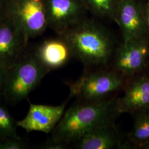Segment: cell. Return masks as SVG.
Here are the masks:
<instances>
[{
	"mask_svg": "<svg viewBox=\"0 0 149 149\" xmlns=\"http://www.w3.org/2000/svg\"><path fill=\"white\" fill-rule=\"evenodd\" d=\"M117 102L102 100L71 107L54 129L52 139L66 144L76 142L92 129L114 121L119 114Z\"/></svg>",
	"mask_w": 149,
	"mask_h": 149,
	"instance_id": "cell-1",
	"label": "cell"
},
{
	"mask_svg": "<svg viewBox=\"0 0 149 149\" xmlns=\"http://www.w3.org/2000/svg\"><path fill=\"white\" fill-rule=\"evenodd\" d=\"M62 36L72 54L84 64L105 65L111 57L113 49L112 37L95 22L83 19Z\"/></svg>",
	"mask_w": 149,
	"mask_h": 149,
	"instance_id": "cell-2",
	"label": "cell"
},
{
	"mask_svg": "<svg viewBox=\"0 0 149 149\" xmlns=\"http://www.w3.org/2000/svg\"><path fill=\"white\" fill-rule=\"evenodd\" d=\"M49 71L35 54L21 56L7 70L2 95L9 103L21 101L36 88Z\"/></svg>",
	"mask_w": 149,
	"mask_h": 149,
	"instance_id": "cell-3",
	"label": "cell"
},
{
	"mask_svg": "<svg viewBox=\"0 0 149 149\" xmlns=\"http://www.w3.org/2000/svg\"><path fill=\"white\" fill-rule=\"evenodd\" d=\"M7 15L21 32L26 42L41 35L48 27L43 0H9Z\"/></svg>",
	"mask_w": 149,
	"mask_h": 149,
	"instance_id": "cell-4",
	"label": "cell"
},
{
	"mask_svg": "<svg viewBox=\"0 0 149 149\" xmlns=\"http://www.w3.org/2000/svg\"><path fill=\"white\" fill-rule=\"evenodd\" d=\"M124 77L117 72L97 71L86 74L77 81L68 84L69 98L77 97L87 102L97 101L121 88Z\"/></svg>",
	"mask_w": 149,
	"mask_h": 149,
	"instance_id": "cell-5",
	"label": "cell"
},
{
	"mask_svg": "<svg viewBox=\"0 0 149 149\" xmlns=\"http://www.w3.org/2000/svg\"><path fill=\"white\" fill-rule=\"evenodd\" d=\"M149 64V37L123 42L114 58L115 71L130 77L148 68Z\"/></svg>",
	"mask_w": 149,
	"mask_h": 149,
	"instance_id": "cell-6",
	"label": "cell"
},
{
	"mask_svg": "<svg viewBox=\"0 0 149 149\" xmlns=\"http://www.w3.org/2000/svg\"><path fill=\"white\" fill-rule=\"evenodd\" d=\"M48 26L60 35L83 19L86 8L82 0H43Z\"/></svg>",
	"mask_w": 149,
	"mask_h": 149,
	"instance_id": "cell-7",
	"label": "cell"
},
{
	"mask_svg": "<svg viewBox=\"0 0 149 149\" xmlns=\"http://www.w3.org/2000/svg\"><path fill=\"white\" fill-rule=\"evenodd\" d=\"M116 22L122 30L124 42L149 37L143 8L136 0H119Z\"/></svg>",
	"mask_w": 149,
	"mask_h": 149,
	"instance_id": "cell-8",
	"label": "cell"
},
{
	"mask_svg": "<svg viewBox=\"0 0 149 149\" xmlns=\"http://www.w3.org/2000/svg\"><path fill=\"white\" fill-rule=\"evenodd\" d=\"M145 70L130 77L124 95L118 98L117 108L119 114H138L149 110V72Z\"/></svg>",
	"mask_w": 149,
	"mask_h": 149,
	"instance_id": "cell-9",
	"label": "cell"
},
{
	"mask_svg": "<svg viewBox=\"0 0 149 149\" xmlns=\"http://www.w3.org/2000/svg\"><path fill=\"white\" fill-rule=\"evenodd\" d=\"M69 99L56 106L34 104L29 101L28 114L24 119L17 122V126L24 129L27 133L36 131L50 133L63 117Z\"/></svg>",
	"mask_w": 149,
	"mask_h": 149,
	"instance_id": "cell-10",
	"label": "cell"
},
{
	"mask_svg": "<svg viewBox=\"0 0 149 149\" xmlns=\"http://www.w3.org/2000/svg\"><path fill=\"white\" fill-rule=\"evenodd\" d=\"M26 42L8 15L0 21V65L8 69L21 57Z\"/></svg>",
	"mask_w": 149,
	"mask_h": 149,
	"instance_id": "cell-11",
	"label": "cell"
},
{
	"mask_svg": "<svg viewBox=\"0 0 149 149\" xmlns=\"http://www.w3.org/2000/svg\"><path fill=\"white\" fill-rule=\"evenodd\" d=\"M80 149L119 148L121 141L114 121L107 123L92 129L76 141Z\"/></svg>",
	"mask_w": 149,
	"mask_h": 149,
	"instance_id": "cell-12",
	"label": "cell"
},
{
	"mask_svg": "<svg viewBox=\"0 0 149 149\" xmlns=\"http://www.w3.org/2000/svg\"><path fill=\"white\" fill-rule=\"evenodd\" d=\"M72 54L68 43L64 38L45 41L35 54L40 63L49 71L63 66Z\"/></svg>",
	"mask_w": 149,
	"mask_h": 149,
	"instance_id": "cell-13",
	"label": "cell"
},
{
	"mask_svg": "<svg viewBox=\"0 0 149 149\" xmlns=\"http://www.w3.org/2000/svg\"><path fill=\"white\" fill-rule=\"evenodd\" d=\"M137 114L130 139L133 144L141 148L149 140V112H141Z\"/></svg>",
	"mask_w": 149,
	"mask_h": 149,
	"instance_id": "cell-14",
	"label": "cell"
},
{
	"mask_svg": "<svg viewBox=\"0 0 149 149\" xmlns=\"http://www.w3.org/2000/svg\"><path fill=\"white\" fill-rule=\"evenodd\" d=\"M86 8L96 15L116 22L119 0H82Z\"/></svg>",
	"mask_w": 149,
	"mask_h": 149,
	"instance_id": "cell-15",
	"label": "cell"
},
{
	"mask_svg": "<svg viewBox=\"0 0 149 149\" xmlns=\"http://www.w3.org/2000/svg\"><path fill=\"white\" fill-rule=\"evenodd\" d=\"M17 122L5 108L0 104V139L20 138L17 132Z\"/></svg>",
	"mask_w": 149,
	"mask_h": 149,
	"instance_id": "cell-16",
	"label": "cell"
},
{
	"mask_svg": "<svg viewBox=\"0 0 149 149\" xmlns=\"http://www.w3.org/2000/svg\"><path fill=\"white\" fill-rule=\"evenodd\" d=\"M26 145L21 138L0 139V149H23Z\"/></svg>",
	"mask_w": 149,
	"mask_h": 149,
	"instance_id": "cell-17",
	"label": "cell"
},
{
	"mask_svg": "<svg viewBox=\"0 0 149 149\" xmlns=\"http://www.w3.org/2000/svg\"><path fill=\"white\" fill-rule=\"evenodd\" d=\"M67 144L64 143L54 140L51 139L46 141L45 143L42 144L39 146V148L44 149H65Z\"/></svg>",
	"mask_w": 149,
	"mask_h": 149,
	"instance_id": "cell-18",
	"label": "cell"
},
{
	"mask_svg": "<svg viewBox=\"0 0 149 149\" xmlns=\"http://www.w3.org/2000/svg\"><path fill=\"white\" fill-rule=\"evenodd\" d=\"M7 69L0 65V95L3 94Z\"/></svg>",
	"mask_w": 149,
	"mask_h": 149,
	"instance_id": "cell-19",
	"label": "cell"
},
{
	"mask_svg": "<svg viewBox=\"0 0 149 149\" xmlns=\"http://www.w3.org/2000/svg\"><path fill=\"white\" fill-rule=\"evenodd\" d=\"M143 12L145 21L149 33V0L146 5L145 6L144 8H143Z\"/></svg>",
	"mask_w": 149,
	"mask_h": 149,
	"instance_id": "cell-20",
	"label": "cell"
},
{
	"mask_svg": "<svg viewBox=\"0 0 149 149\" xmlns=\"http://www.w3.org/2000/svg\"><path fill=\"white\" fill-rule=\"evenodd\" d=\"M4 5H5V0H0V21L3 18V12L4 9Z\"/></svg>",
	"mask_w": 149,
	"mask_h": 149,
	"instance_id": "cell-21",
	"label": "cell"
},
{
	"mask_svg": "<svg viewBox=\"0 0 149 149\" xmlns=\"http://www.w3.org/2000/svg\"><path fill=\"white\" fill-rule=\"evenodd\" d=\"M142 149H149V140L147 141L141 148Z\"/></svg>",
	"mask_w": 149,
	"mask_h": 149,
	"instance_id": "cell-22",
	"label": "cell"
},
{
	"mask_svg": "<svg viewBox=\"0 0 149 149\" xmlns=\"http://www.w3.org/2000/svg\"><path fill=\"white\" fill-rule=\"evenodd\" d=\"M148 112H149V111H148Z\"/></svg>",
	"mask_w": 149,
	"mask_h": 149,
	"instance_id": "cell-23",
	"label": "cell"
}]
</instances>
